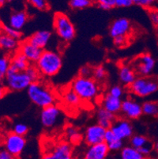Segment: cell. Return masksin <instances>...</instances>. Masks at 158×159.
<instances>
[{
	"label": "cell",
	"mask_w": 158,
	"mask_h": 159,
	"mask_svg": "<svg viewBox=\"0 0 158 159\" xmlns=\"http://www.w3.org/2000/svg\"><path fill=\"white\" fill-rule=\"evenodd\" d=\"M70 86L79 96L82 102H93L101 93L100 82L93 77H83L79 75L74 79Z\"/></svg>",
	"instance_id": "6da1fadb"
},
{
	"label": "cell",
	"mask_w": 158,
	"mask_h": 159,
	"mask_svg": "<svg viewBox=\"0 0 158 159\" xmlns=\"http://www.w3.org/2000/svg\"><path fill=\"white\" fill-rule=\"evenodd\" d=\"M27 94L34 105L41 108L55 105L57 100L54 91L38 81L32 82L27 89Z\"/></svg>",
	"instance_id": "7a4b0ae2"
},
{
	"label": "cell",
	"mask_w": 158,
	"mask_h": 159,
	"mask_svg": "<svg viewBox=\"0 0 158 159\" xmlns=\"http://www.w3.org/2000/svg\"><path fill=\"white\" fill-rule=\"evenodd\" d=\"M40 75L52 77L57 75L63 66V59L59 52L51 50H44L35 63Z\"/></svg>",
	"instance_id": "3957f363"
},
{
	"label": "cell",
	"mask_w": 158,
	"mask_h": 159,
	"mask_svg": "<svg viewBox=\"0 0 158 159\" xmlns=\"http://www.w3.org/2000/svg\"><path fill=\"white\" fill-rule=\"evenodd\" d=\"M41 159H74L71 143L68 140L47 143L43 149Z\"/></svg>",
	"instance_id": "277c9868"
},
{
	"label": "cell",
	"mask_w": 158,
	"mask_h": 159,
	"mask_svg": "<svg viewBox=\"0 0 158 159\" xmlns=\"http://www.w3.org/2000/svg\"><path fill=\"white\" fill-rule=\"evenodd\" d=\"M53 26L58 37L64 42L68 43L74 38L76 30L66 14L56 13L53 19Z\"/></svg>",
	"instance_id": "5b68a950"
},
{
	"label": "cell",
	"mask_w": 158,
	"mask_h": 159,
	"mask_svg": "<svg viewBox=\"0 0 158 159\" xmlns=\"http://www.w3.org/2000/svg\"><path fill=\"white\" fill-rule=\"evenodd\" d=\"M127 88L129 92L134 96L140 98L150 96L158 91V79L148 76H139Z\"/></svg>",
	"instance_id": "8992f818"
},
{
	"label": "cell",
	"mask_w": 158,
	"mask_h": 159,
	"mask_svg": "<svg viewBox=\"0 0 158 159\" xmlns=\"http://www.w3.org/2000/svg\"><path fill=\"white\" fill-rule=\"evenodd\" d=\"M6 84L8 89L12 91H21L28 89L33 82L29 74L25 71H14L7 70L6 75Z\"/></svg>",
	"instance_id": "52a82bcc"
},
{
	"label": "cell",
	"mask_w": 158,
	"mask_h": 159,
	"mask_svg": "<svg viewBox=\"0 0 158 159\" xmlns=\"http://www.w3.org/2000/svg\"><path fill=\"white\" fill-rule=\"evenodd\" d=\"M154 58L150 53H142L134 59L130 65L139 76H148L155 67Z\"/></svg>",
	"instance_id": "ba28073f"
},
{
	"label": "cell",
	"mask_w": 158,
	"mask_h": 159,
	"mask_svg": "<svg viewBox=\"0 0 158 159\" xmlns=\"http://www.w3.org/2000/svg\"><path fill=\"white\" fill-rule=\"evenodd\" d=\"M61 109L55 104L42 108L40 112V121L44 128H53L60 120Z\"/></svg>",
	"instance_id": "9c48e42d"
},
{
	"label": "cell",
	"mask_w": 158,
	"mask_h": 159,
	"mask_svg": "<svg viewBox=\"0 0 158 159\" xmlns=\"http://www.w3.org/2000/svg\"><path fill=\"white\" fill-rule=\"evenodd\" d=\"M26 145L25 136L19 135L13 132L9 134L5 141V147L7 151L14 157H17L21 154Z\"/></svg>",
	"instance_id": "30bf717a"
},
{
	"label": "cell",
	"mask_w": 158,
	"mask_h": 159,
	"mask_svg": "<svg viewBox=\"0 0 158 159\" xmlns=\"http://www.w3.org/2000/svg\"><path fill=\"white\" fill-rule=\"evenodd\" d=\"M107 130L108 129L103 128L98 124L88 127L84 135L85 143L89 146L103 143L104 142V137Z\"/></svg>",
	"instance_id": "8fae6325"
},
{
	"label": "cell",
	"mask_w": 158,
	"mask_h": 159,
	"mask_svg": "<svg viewBox=\"0 0 158 159\" xmlns=\"http://www.w3.org/2000/svg\"><path fill=\"white\" fill-rule=\"evenodd\" d=\"M121 112L128 120H136L142 115V105L131 98H127L122 102Z\"/></svg>",
	"instance_id": "7c38bea8"
},
{
	"label": "cell",
	"mask_w": 158,
	"mask_h": 159,
	"mask_svg": "<svg viewBox=\"0 0 158 159\" xmlns=\"http://www.w3.org/2000/svg\"><path fill=\"white\" fill-rule=\"evenodd\" d=\"M110 129L116 135L117 138L121 140L128 139L133 135V127L127 118L116 119Z\"/></svg>",
	"instance_id": "4fadbf2b"
},
{
	"label": "cell",
	"mask_w": 158,
	"mask_h": 159,
	"mask_svg": "<svg viewBox=\"0 0 158 159\" xmlns=\"http://www.w3.org/2000/svg\"><path fill=\"white\" fill-rule=\"evenodd\" d=\"M132 30L131 22L125 18H117L110 25L109 33L112 38L120 36H128Z\"/></svg>",
	"instance_id": "5bb4252c"
},
{
	"label": "cell",
	"mask_w": 158,
	"mask_h": 159,
	"mask_svg": "<svg viewBox=\"0 0 158 159\" xmlns=\"http://www.w3.org/2000/svg\"><path fill=\"white\" fill-rule=\"evenodd\" d=\"M17 51L22 53L32 64L37 63L41 56L43 49L33 44L29 40H26L19 44Z\"/></svg>",
	"instance_id": "9a60e30c"
},
{
	"label": "cell",
	"mask_w": 158,
	"mask_h": 159,
	"mask_svg": "<svg viewBox=\"0 0 158 159\" xmlns=\"http://www.w3.org/2000/svg\"><path fill=\"white\" fill-rule=\"evenodd\" d=\"M109 151L106 143L103 142L101 143L89 146L83 159H106Z\"/></svg>",
	"instance_id": "2e32d148"
},
{
	"label": "cell",
	"mask_w": 158,
	"mask_h": 159,
	"mask_svg": "<svg viewBox=\"0 0 158 159\" xmlns=\"http://www.w3.org/2000/svg\"><path fill=\"white\" fill-rule=\"evenodd\" d=\"M121 98H115V97L111 96L110 93H107L104 95L101 100V105L102 108L108 110V112L117 115L121 112L122 106Z\"/></svg>",
	"instance_id": "e0dca14e"
},
{
	"label": "cell",
	"mask_w": 158,
	"mask_h": 159,
	"mask_svg": "<svg viewBox=\"0 0 158 159\" xmlns=\"http://www.w3.org/2000/svg\"><path fill=\"white\" fill-rule=\"evenodd\" d=\"M119 78L120 82L128 87L137 78V73L131 65L123 63L119 67Z\"/></svg>",
	"instance_id": "ac0fdd59"
},
{
	"label": "cell",
	"mask_w": 158,
	"mask_h": 159,
	"mask_svg": "<svg viewBox=\"0 0 158 159\" xmlns=\"http://www.w3.org/2000/svg\"><path fill=\"white\" fill-rule=\"evenodd\" d=\"M30 64L31 63L27 60V58L22 53L17 51L11 58L9 70H14V71H25L27 70Z\"/></svg>",
	"instance_id": "d6986e66"
},
{
	"label": "cell",
	"mask_w": 158,
	"mask_h": 159,
	"mask_svg": "<svg viewBox=\"0 0 158 159\" xmlns=\"http://www.w3.org/2000/svg\"><path fill=\"white\" fill-rule=\"evenodd\" d=\"M52 38V33L47 30H40L37 31L28 39L33 44L40 48L43 49L50 41Z\"/></svg>",
	"instance_id": "ffe728a7"
},
{
	"label": "cell",
	"mask_w": 158,
	"mask_h": 159,
	"mask_svg": "<svg viewBox=\"0 0 158 159\" xmlns=\"http://www.w3.org/2000/svg\"><path fill=\"white\" fill-rule=\"evenodd\" d=\"M116 115L108 112V110L104 109V108L101 107L97 112V124H100L103 128L106 129H110L112 126L113 123L116 120Z\"/></svg>",
	"instance_id": "44dd1931"
},
{
	"label": "cell",
	"mask_w": 158,
	"mask_h": 159,
	"mask_svg": "<svg viewBox=\"0 0 158 159\" xmlns=\"http://www.w3.org/2000/svg\"><path fill=\"white\" fill-rule=\"evenodd\" d=\"M29 16L24 11H14L10 16L9 25L17 30H21L25 25Z\"/></svg>",
	"instance_id": "7402d4cb"
},
{
	"label": "cell",
	"mask_w": 158,
	"mask_h": 159,
	"mask_svg": "<svg viewBox=\"0 0 158 159\" xmlns=\"http://www.w3.org/2000/svg\"><path fill=\"white\" fill-rule=\"evenodd\" d=\"M62 100L66 105L71 108H76L81 104L82 100L78 94L70 86L66 89L62 94Z\"/></svg>",
	"instance_id": "603a6c76"
},
{
	"label": "cell",
	"mask_w": 158,
	"mask_h": 159,
	"mask_svg": "<svg viewBox=\"0 0 158 159\" xmlns=\"http://www.w3.org/2000/svg\"><path fill=\"white\" fill-rule=\"evenodd\" d=\"M19 46L17 39L9 36L8 34L3 33H0V48L5 50H14Z\"/></svg>",
	"instance_id": "cb8c5ba5"
},
{
	"label": "cell",
	"mask_w": 158,
	"mask_h": 159,
	"mask_svg": "<svg viewBox=\"0 0 158 159\" xmlns=\"http://www.w3.org/2000/svg\"><path fill=\"white\" fill-rule=\"evenodd\" d=\"M121 159H146V156L143 155L140 150L131 146H127L122 148Z\"/></svg>",
	"instance_id": "d4e9b609"
},
{
	"label": "cell",
	"mask_w": 158,
	"mask_h": 159,
	"mask_svg": "<svg viewBox=\"0 0 158 159\" xmlns=\"http://www.w3.org/2000/svg\"><path fill=\"white\" fill-rule=\"evenodd\" d=\"M66 135L68 141L71 144H78L82 139V135L74 127L69 126L66 128Z\"/></svg>",
	"instance_id": "484cf974"
},
{
	"label": "cell",
	"mask_w": 158,
	"mask_h": 159,
	"mask_svg": "<svg viewBox=\"0 0 158 159\" xmlns=\"http://www.w3.org/2000/svg\"><path fill=\"white\" fill-rule=\"evenodd\" d=\"M143 114L150 116H158V102H146L142 104Z\"/></svg>",
	"instance_id": "4316f807"
},
{
	"label": "cell",
	"mask_w": 158,
	"mask_h": 159,
	"mask_svg": "<svg viewBox=\"0 0 158 159\" xmlns=\"http://www.w3.org/2000/svg\"><path fill=\"white\" fill-rule=\"evenodd\" d=\"M92 77L98 82H103L106 80L107 70L102 65H98L93 69Z\"/></svg>",
	"instance_id": "83f0119b"
},
{
	"label": "cell",
	"mask_w": 158,
	"mask_h": 159,
	"mask_svg": "<svg viewBox=\"0 0 158 159\" xmlns=\"http://www.w3.org/2000/svg\"><path fill=\"white\" fill-rule=\"evenodd\" d=\"M130 146L134 148L139 150L140 148L143 147V146L146 145V144L149 143V140L144 135H132L131 138L130 139Z\"/></svg>",
	"instance_id": "f1b7e54d"
},
{
	"label": "cell",
	"mask_w": 158,
	"mask_h": 159,
	"mask_svg": "<svg viewBox=\"0 0 158 159\" xmlns=\"http://www.w3.org/2000/svg\"><path fill=\"white\" fill-rule=\"evenodd\" d=\"M93 0H70L69 5L73 10H83L93 4Z\"/></svg>",
	"instance_id": "f546056e"
},
{
	"label": "cell",
	"mask_w": 158,
	"mask_h": 159,
	"mask_svg": "<svg viewBox=\"0 0 158 159\" xmlns=\"http://www.w3.org/2000/svg\"><path fill=\"white\" fill-rule=\"evenodd\" d=\"M29 3L39 11H47L49 8L47 0H27Z\"/></svg>",
	"instance_id": "4dcf8cb0"
},
{
	"label": "cell",
	"mask_w": 158,
	"mask_h": 159,
	"mask_svg": "<svg viewBox=\"0 0 158 159\" xmlns=\"http://www.w3.org/2000/svg\"><path fill=\"white\" fill-rule=\"evenodd\" d=\"M101 9L108 11L115 7V0H93Z\"/></svg>",
	"instance_id": "1f68e13d"
},
{
	"label": "cell",
	"mask_w": 158,
	"mask_h": 159,
	"mask_svg": "<svg viewBox=\"0 0 158 159\" xmlns=\"http://www.w3.org/2000/svg\"><path fill=\"white\" fill-rule=\"evenodd\" d=\"M2 30L5 33L8 34L9 36H11V37H14V38L17 39H20L21 37V33L20 30H17L15 29L12 28L10 25H3L2 26Z\"/></svg>",
	"instance_id": "d6a6232c"
},
{
	"label": "cell",
	"mask_w": 158,
	"mask_h": 159,
	"mask_svg": "<svg viewBox=\"0 0 158 159\" xmlns=\"http://www.w3.org/2000/svg\"><path fill=\"white\" fill-rule=\"evenodd\" d=\"M130 42L128 36H120L113 38V43L117 48H123L127 46Z\"/></svg>",
	"instance_id": "836d02e7"
},
{
	"label": "cell",
	"mask_w": 158,
	"mask_h": 159,
	"mask_svg": "<svg viewBox=\"0 0 158 159\" xmlns=\"http://www.w3.org/2000/svg\"><path fill=\"white\" fill-rule=\"evenodd\" d=\"M13 131H14V133L17 134V135L25 136L28 133L29 128L26 124H23V123H17V124L14 125Z\"/></svg>",
	"instance_id": "e575fe53"
},
{
	"label": "cell",
	"mask_w": 158,
	"mask_h": 159,
	"mask_svg": "<svg viewBox=\"0 0 158 159\" xmlns=\"http://www.w3.org/2000/svg\"><path fill=\"white\" fill-rule=\"evenodd\" d=\"M107 145H108L110 151H119V150H122V148L124 147V142H123V140L117 138L115 140L111 141V143L107 144Z\"/></svg>",
	"instance_id": "d590c367"
},
{
	"label": "cell",
	"mask_w": 158,
	"mask_h": 159,
	"mask_svg": "<svg viewBox=\"0 0 158 159\" xmlns=\"http://www.w3.org/2000/svg\"><path fill=\"white\" fill-rule=\"evenodd\" d=\"M25 71L29 74V75L30 77H31V79H33V82H37V81H38L39 78H40V72H39L37 67L36 66V65L34 66V65L33 64H30V66H29Z\"/></svg>",
	"instance_id": "8d00e7d4"
},
{
	"label": "cell",
	"mask_w": 158,
	"mask_h": 159,
	"mask_svg": "<svg viewBox=\"0 0 158 159\" xmlns=\"http://www.w3.org/2000/svg\"><path fill=\"white\" fill-rule=\"evenodd\" d=\"M124 93H125V91H124V88L122 87L121 86H118V85H115V86L110 88L109 92H108V93H110L111 96L118 98H121L122 97L124 96Z\"/></svg>",
	"instance_id": "74e56055"
},
{
	"label": "cell",
	"mask_w": 158,
	"mask_h": 159,
	"mask_svg": "<svg viewBox=\"0 0 158 159\" xmlns=\"http://www.w3.org/2000/svg\"><path fill=\"white\" fill-rule=\"evenodd\" d=\"M155 1L156 0H133V2L135 5L146 8V9H150L154 4Z\"/></svg>",
	"instance_id": "f35d334b"
},
{
	"label": "cell",
	"mask_w": 158,
	"mask_h": 159,
	"mask_svg": "<svg viewBox=\"0 0 158 159\" xmlns=\"http://www.w3.org/2000/svg\"><path fill=\"white\" fill-rule=\"evenodd\" d=\"M10 65H11V60H9L7 57L0 56V72L7 75Z\"/></svg>",
	"instance_id": "ab89813d"
},
{
	"label": "cell",
	"mask_w": 158,
	"mask_h": 159,
	"mask_svg": "<svg viewBox=\"0 0 158 159\" xmlns=\"http://www.w3.org/2000/svg\"><path fill=\"white\" fill-rule=\"evenodd\" d=\"M149 17L152 24L155 27H158V11L156 9L150 8L149 9Z\"/></svg>",
	"instance_id": "60d3db41"
},
{
	"label": "cell",
	"mask_w": 158,
	"mask_h": 159,
	"mask_svg": "<svg viewBox=\"0 0 158 159\" xmlns=\"http://www.w3.org/2000/svg\"><path fill=\"white\" fill-rule=\"evenodd\" d=\"M93 67L90 66H83L81 67L79 70V75L83 76V77H92L93 75Z\"/></svg>",
	"instance_id": "b9f144b4"
},
{
	"label": "cell",
	"mask_w": 158,
	"mask_h": 159,
	"mask_svg": "<svg viewBox=\"0 0 158 159\" xmlns=\"http://www.w3.org/2000/svg\"><path fill=\"white\" fill-rule=\"evenodd\" d=\"M139 150H140V152H141L143 155L147 157V156H149L151 154L152 150H153V145H152V143L150 142H149L146 145L143 146L142 148L139 149Z\"/></svg>",
	"instance_id": "7bdbcfd3"
},
{
	"label": "cell",
	"mask_w": 158,
	"mask_h": 159,
	"mask_svg": "<svg viewBox=\"0 0 158 159\" xmlns=\"http://www.w3.org/2000/svg\"><path fill=\"white\" fill-rule=\"evenodd\" d=\"M133 4V0H115V7H129Z\"/></svg>",
	"instance_id": "ee69618b"
},
{
	"label": "cell",
	"mask_w": 158,
	"mask_h": 159,
	"mask_svg": "<svg viewBox=\"0 0 158 159\" xmlns=\"http://www.w3.org/2000/svg\"><path fill=\"white\" fill-rule=\"evenodd\" d=\"M15 157L7 150H0V159H15Z\"/></svg>",
	"instance_id": "f6af8a7d"
},
{
	"label": "cell",
	"mask_w": 158,
	"mask_h": 159,
	"mask_svg": "<svg viewBox=\"0 0 158 159\" xmlns=\"http://www.w3.org/2000/svg\"><path fill=\"white\" fill-rule=\"evenodd\" d=\"M7 91H8V88L7 86H3L2 85L0 84V100L5 96Z\"/></svg>",
	"instance_id": "bcb514c9"
},
{
	"label": "cell",
	"mask_w": 158,
	"mask_h": 159,
	"mask_svg": "<svg viewBox=\"0 0 158 159\" xmlns=\"http://www.w3.org/2000/svg\"><path fill=\"white\" fill-rule=\"evenodd\" d=\"M6 78V75L5 74L2 73V72H0V82H2L4 79Z\"/></svg>",
	"instance_id": "7dc6e473"
},
{
	"label": "cell",
	"mask_w": 158,
	"mask_h": 159,
	"mask_svg": "<svg viewBox=\"0 0 158 159\" xmlns=\"http://www.w3.org/2000/svg\"><path fill=\"white\" fill-rule=\"evenodd\" d=\"M7 2V0H0V8L5 6L6 2Z\"/></svg>",
	"instance_id": "c3c4849f"
},
{
	"label": "cell",
	"mask_w": 158,
	"mask_h": 159,
	"mask_svg": "<svg viewBox=\"0 0 158 159\" xmlns=\"http://www.w3.org/2000/svg\"><path fill=\"white\" fill-rule=\"evenodd\" d=\"M155 150H156V152L158 153V142L156 143V145H155Z\"/></svg>",
	"instance_id": "681fc988"
},
{
	"label": "cell",
	"mask_w": 158,
	"mask_h": 159,
	"mask_svg": "<svg viewBox=\"0 0 158 159\" xmlns=\"http://www.w3.org/2000/svg\"><path fill=\"white\" fill-rule=\"evenodd\" d=\"M8 2H14V1H15V0H7Z\"/></svg>",
	"instance_id": "f907efd6"
}]
</instances>
